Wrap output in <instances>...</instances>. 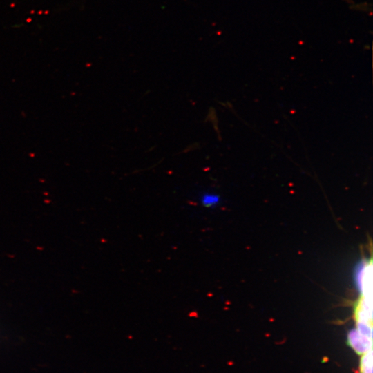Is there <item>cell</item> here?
I'll list each match as a JSON object with an SVG mask.
<instances>
[{"mask_svg":"<svg viewBox=\"0 0 373 373\" xmlns=\"http://www.w3.org/2000/svg\"><path fill=\"white\" fill-rule=\"evenodd\" d=\"M347 343L356 354L361 356L372 350V338L362 335L356 329L349 332Z\"/></svg>","mask_w":373,"mask_h":373,"instance_id":"cell-1","label":"cell"},{"mask_svg":"<svg viewBox=\"0 0 373 373\" xmlns=\"http://www.w3.org/2000/svg\"><path fill=\"white\" fill-rule=\"evenodd\" d=\"M200 203L206 207H214L220 202V197L216 193L204 192L200 198Z\"/></svg>","mask_w":373,"mask_h":373,"instance_id":"cell-2","label":"cell"},{"mask_svg":"<svg viewBox=\"0 0 373 373\" xmlns=\"http://www.w3.org/2000/svg\"><path fill=\"white\" fill-rule=\"evenodd\" d=\"M359 373H372V350L361 355Z\"/></svg>","mask_w":373,"mask_h":373,"instance_id":"cell-3","label":"cell"}]
</instances>
